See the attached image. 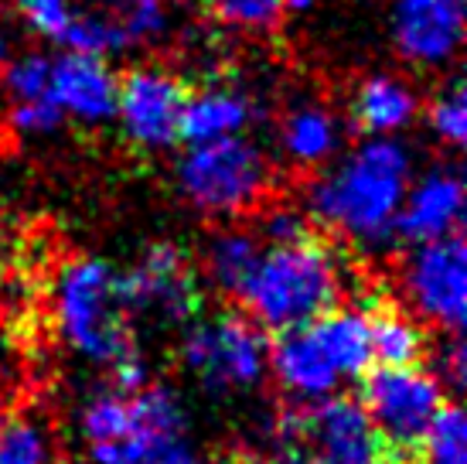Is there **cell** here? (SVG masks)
Wrapping results in <instances>:
<instances>
[{
	"label": "cell",
	"mask_w": 467,
	"mask_h": 464,
	"mask_svg": "<svg viewBox=\"0 0 467 464\" xmlns=\"http://www.w3.org/2000/svg\"><path fill=\"white\" fill-rule=\"evenodd\" d=\"M410 181V147L400 137H368L311 181L307 208L348 243L376 249L396 239V216Z\"/></svg>",
	"instance_id": "cell-1"
},
{
	"label": "cell",
	"mask_w": 467,
	"mask_h": 464,
	"mask_svg": "<svg viewBox=\"0 0 467 464\" xmlns=\"http://www.w3.org/2000/svg\"><path fill=\"white\" fill-rule=\"evenodd\" d=\"M341 284L345 273L337 257L307 236L297 243L266 246L239 301L260 328L284 335L337 308Z\"/></svg>",
	"instance_id": "cell-2"
},
{
	"label": "cell",
	"mask_w": 467,
	"mask_h": 464,
	"mask_svg": "<svg viewBox=\"0 0 467 464\" xmlns=\"http://www.w3.org/2000/svg\"><path fill=\"white\" fill-rule=\"evenodd\" d=\"M55 328L76 355L92 365H113L133 352L127 314L117 297V273L96 257H78L55 277Z\"/></svg>",
	"instance_id": "cell-3"
},
{
	"label": "cell",
	"mask_w": 467,
	"mask_h": 464,
	"mask_svg": "<svg viewBox=\"0 0 467 464\" xmlns=\"http://www.w3.org/2000/svg\"><path fill=\"white\" fill-rule=\"evenodd\" d=\"M182 195L205 216H243L270 192L273 168L263 147L246 137L188 143L174 168Z\"/></svg>",
	"instance_id": "cell-4"
},
{
	"label": "cell",
	"mask_w": 467,
	"mask_h": 464,
	"mask_svg": "<svg viewBox=\"0 0 467 464\" xmlns=\"http://www.w3.org/2000/svg\"><path fill=\"white\" fill-rule=\"evenodd\" d=\"M184 373L212 396L249 393L263 383L270 342L253 318L243 314H212L192 318L178 342Z\"/></svg>",
	"instance_id": "cell-5"
},
{
	"label": "cell",
	"mask_w": 467,
	"mask_h": 464,
	"mask_svg": "<svg viewBox=\"0 0 467 464\" xmlns=\"http://www.w3.org/2000/svg\"><path fill=\"white\" fill-rule=\"evenodd\" d=\"M92 464H202L182 396L168 386L127 393V424L117 438L89 444Z\"/></svg>",
	"instance_id": "cell-6"
},
{
	"label": "cell",
	"mask_w": 467,
	"mask_h": 464,
	"mask_svg": "<svg viewBox=\"0 0 467 464\" xmlns=\"http://www.w3.org/2000/svg\"><path fill=\"white\" fill-rule=\"evenodd\" d=\"M447 403L443 383L420 365H379L365 379L362 406L396 454H413Z\"/></svg>",
	"instance_id": "cell-7"
},
{
	"label": "cell",
	"mask_w": 467,
	"mask_h": 464,
	"mask_svg": "<svg viewBox=\"0 0 467 464\" xmlns=\"http://www.w3.org/2000/svg\"><path fill=\"white\" fill-rule=\"evenodd\" d=\"M117 297L127 318H150L161 324H188L202 308L198 277L174 243L147 246L130 270L117 277Z\"/></svg>",
	"instance_id": "cell-8"
},
{
	"label": "cell",
	"mask_w": 467,
	"mask_h": 464,
	"mask_svg": "<svg viewBox=\"0 0 467 464\" xmlns=\"http://www.w3.org/2000/svg\"><path fill=\"white\" fill-rule=\"evenodd\" d=\"M406 304L427 324L457 335L467 314V246L461 236H443L416 249L402 263Z\"/></svg>",
	"instance_id": "cell-9"
},
{
	"label": "cell",
	"mask_w": 467,
	"mask_h": 464,
	"mask_svg": "<svg viewBox=\"0 0 467 464\" xmlns=\"http://www.w3.org/2000/svg\"><path fill=\"white\" fill-rule=\"evenodd\" d=\"M188 92L168 69L140 65L119 79L117 120L127 141L147 154H161L182 141V110Z\"/></svg>",
	"instance_id": "cell-10"
},
{
	"label": "cell",
	"mask_w": 467,
	"mask_h": 464,
	"mask_svg": "<svg viewBox=\"0 0 467 464\" xmlns=\"http://www.w3.org/2000/svg\"><path fill=\"white\" fill-rule=\"evenodd\" d=\"M297 438H304L307 464H389L392 458L362 403L337 393L297 417Z\"/></svg>",
	"instance_id": "cell-11"
},
{
	"label": "cell",
	"mask_w": 467,
	"mask_h": 464,
	"mask_svg": "<svg viewBox=\"0 0 467 464\" xmlns=\"http://www.w3.org/2000/svg\"><path fill=\"white\" fill-rule=\"evenodd\" d=\"M392 41L416 69H443L464 45V0H392Z\"/></svg>",
	"instance_id": "cell-12"
},
{
	"label": "cell",
	"mask_w": 467,
	"mask_h": 464,
	"mask_svg": "<svg viewBox=\"0 0 467 464\" xmlns=\"http://www.w3.org/2000/svg\"><path fill=\"white\" fill-rule=\"evenodd\" d=\"M119 76L99 55L66 52L52 58L48 96L66 120L82 127H106L117 120Z\"/></svg>",
	"instance_id": "cell-13"
},
{
	"label": "cell",
	"mask_w": 467,
	"mask_h": 464,
	"mask_svg": "<svg viewBox=\"0 0 467 464\" xmlns=\"http://www.w3.org/2000/svg\"><path fill=\"white\" fill-rule=\"evenodd\" d=\"M464 219V181L454 168H430L427 174L410 181L402 195L396 236L406 243H430L454 236Z\"/></svg>",
	"instance_id": "cell-14"
},
{
	"label": "cell",
	"mask_w": 467,
	"mask_h": 464,
	"mask_svg": "<svg viewBox=\"0 0 467 464\" xmlns=\"http://www.w3.org/2000/svg\"><path fill=\"white\" fill-rule=\"evenodd\" d=\"M266 373H273L276 386L284 389L286 396L307 403V406L335 396L345 383L341 373L335 369V362L327 359L325 345L317 342L311 324L276 335V345H270Z\"/></svg>",
	"instance_id": "cell-15"
},
{
	"label": "cell",
	"mask_w": 467,
	"mask_h": 464,
	"mask_svg": "<svg viewBox=\"0 0 467 464\" xmlns=\"http://www.w3.org/2000/svg\"><path fill=\"white\" fill-rule=\"evenodd\" d=\"M420 116V96L392 72L365 76L351 92V120L368 137H400Z\"/></svg>",
	"instance_id": "cell-16"
},
{
	"label": "cell",
	"mask_w": 467,
	"mask_h": 464,
	"mask_svg": "<svg viewBox=\"0 0 467 464\" xmlns=\"http://www.w3.org/2000/svg\"><path fill=\"white\" fill-rule=\"evenodd\" d=\"M256 103L253 96L233 86H205L195 96L184 100L182 110V141L205 143L222 137H243L256 123Z\"/></svg>",
	"instance_id": "cell-17"
},
{
	"label": "cell",
	"mask_w": 467,
	"mask_h": 464,
	"mask_svg": "<svg viewBox=\"0 0 467 464\" xmlns=\"http://www.w3.org/2000/svg\"><path fill=\"white\" fill-rule=\"evenodd\" d=\"M341 143H345V127L335 110H327L325 103L304 100L290 106L280 120V151L297 168H325L341 154Z\"/></svg>",
	"instance_id": "cell-18"
},
{
	"label": "cell",
	"mask_w": 467,
	"mask_h": 464,
	"mask_svg": "<svg viewBox=\"0 0 467 464\" xmlns=\"http://www.w3.org/2000/svg\"><path fill=\"white\" fill-rule=\"evenodd\" d=\"M317 342L325 345L327 359L335 362L341 379H358L372 365V342H368V318L365 311H337L331 308L311 322Z\"/></svg>",
	"instance_id": "cell-19"
},
{
	"label": "cell",
	"mask_w": 467,
	"mask_h": 464,
	"mask_svg": "<svg viewBox=\"0 0 467 464\" xmlns=\"http://www.w3.org/2000/svg\"><path fill=\"white\" fill-rule=\"evenodd\" d=\"M263 257V239L249 229H222L205 246V277L212 287L239 297Z\"/></svg>",
	"instance_id": "cell-20"
},
{
	"label": "cell",
	"mask_w": 467,
	"mask_h": 464,
	"mask_svg": "<svg viewBox=\"0 0 467 464\" xmlns=\"http://www.w3.org/2000/svg\"><path fill=\"white\" fill-rule=\"evenodd\" d=\"M368 318V342L372 362L379 365H420L427 355V335L416 318L396 308H376Z\"/></svg>",
	"instance_id": "cell-21"
},
{
	"label": "cell",
	"mask_w": 467,
	"mask_h": 464,
	"mask_svg": "<svg viewBox=\"0 0 467 464\" xmlns=\"http://www.w3.org/2000/svg\"><path fill=\"white\" fill-rule=\"evenodd\" d=\"M52 434L41 420L25 413L0 417V464H52Z\"/></svg>",
	"instance_id": "cell-22"
},
{
	"label": "cell",
	"mask_w": 467,
	"mask_h": 464,
	"mask_svg": "<svg viewBox=\"0 0 467 464\" xmlns=\"http://www.w3.org/2000/svg\"><path fill=\"white\" fill-rule=\"evenodd\" d=\"M99 4L113 14V21H117L123 38H127V48L150 45V41H157L168 31V0H99Z\"/></svg>",
	"instance_id": "cell-23"
},
{
	"label": "cell",
	"mask_w": 467,
	"mask_h": 464,
	"mask_svg": "<svg viewBox=\"0 0 467 464\" xmlns=\"http://www.w3.org/2000/svg\"><path fill=\"white\" fill-rule=\"evenodd\" d=\"M423 464H467V420L457 403H443L427 438L420 440Z\"/></svg>",
	"instance_id": "cell-24"
},
{
	"label": "cell",
	"mask_w": 467,
	"mask_h": 464,
	"mask_svg": "<svg viewBox=\"0 0 467 464\" xmlns=\"http://www.w3.org/2000/svg\"><path fill=\"white\" fill-rule=\"evenodd\" d=\"M427 123L430 133L447 147H464L467 141V96L464 82L451 79L427 106Z\"/></svg>",
	"instance_id": "cell-25"
},
{
	"label": "cell",
	"mask_w": 467,
	"mask_h": 464,
	"mask_svg": "<svg viewBox=\"0 0 467 464\" xmlns=\"http://www.w3.org/2000/svg\"><path fill=\"white\" fill-rule=\"evenodd\" d=\"M215 17L243 31H266L286 14L290 0H208Z\"/></svg>",
	"instance_id": "cell-26"
},
{
	"label": "cell",
	"mask_w": 467,
	"mask_h": 464,
	"mask_svg": "<svg viewBox=\"0 0 467 464\" xmlns=\"http://www.w3.org/2000/svg\"><path fill=\"white\" fill-rule=\"evenodd\" d=\"M48 79H52V58H45V55H21L4 69V82H7L14 103L45 100L48 96Z\"/></svg>",
	"instance_id": "cell-27"
},
{
	"label": "cell",
	"mask_w": 467,
	"mask_h": 464,
	"mask_svg": "<svg viewBox=\"0 0 467 464\" xmlns=\"http://www.w3.org/2000/svg\"><path fill=\"white\" fill-rule=\"evenodd\" d=\"M66 123L62 110L52 103V96L45 100H27V103H14L11 110V127L21 137H48Z\"/></svg>",
	"instance_id": "cell-28"
},
{
	"label": "cell",
	"mask_w": 467,
	"mask_h": 464,
	"mask_svg": "<svg viewBox=\"0 0 467 464\" xmlns=\"http://www.w3.org/2000/svg\"><path fill=\"white\" fill-rule=\"evenodd\" d=\"M14 7L21 11V17H25L38 35H45V38H52V41L62 38L68 17L76 11L72 0H14Z\"/></svg>",
	"instance_id": "cell-29"
},
{
	"label": "cell",
	"mask_w": 467,
	"mask_h": 464,
	"mask_svg": "<svg viewBox=\"0 0 467 464\" xmlns=\"http://www.w3.org/2000/svg\"><path fill=\"white\" fill-rule=\"evenodd\" d=\"M263 246H284V243H297V239H307L311 236V222L304 219V212L297 208H273L266 212V219L260 222Z\"/></svg>",
	"instance_id": "cell-30"
},
{
	"label": "cell",
	"mask_w": 467,
	"mask_h": 464,
	"mask_svg": "<svg viewBox=\"0 0 467 464\" xmlns=\"http://www.w3.org/2000/svg\"><path fill=\"white\" fill-rule=\"evenodd\" d=\"M109 373H113V389L119 393H137V389L150 386V365L137 352H127L123 359L113 362Z\"/></svg>",
	"instance_id": "cell-31"
},
{
	"label": "cell",
	"mask_w": 467,
	"mask_h": 464,
	"mask_svg": "<svg viewBox=\"0 0 467 464\" xmlns=\"http://www.w3.org/2000/svg\"><path fill=\"white\" fill-rule=\"evenodd\" d=\"M441 383H447L451 389H464L467 383V348L461 342V332L451 335L447 348L441 352Z\"/></svg>",
	"instance_id": "cell-32"
},
{
	"label": "cell",
	"mask_w": 467,
	"mask_h": 464,
	"mask_svg": "<svg viewBox=\"0 0 467 464\" xmlns=\"http://www.w3.org/2000/svg\"><path fill=\"white\" fill-rule=\"evenodd\" d=\"M266 464H307V458H304V454H297V451H286V448H284V451L273 454Z\"/></svg>",
	"instance_id": "cell-33"
},
{
	"label": "cell",
	"mask_w": 467,
	"mask_h": 464,
	"mask_svg": "<svg viewBox=\"0 0 467 464\" xmlns=\"http://www.w3.org/2000/svg\"><path fill=\"white\" fill-rule=\"evenodd\" d=\"M4 58H7V38L0 35V62H4Z\"/></svg>",
	"instance_id": "cell-34"
}]
</instances>
